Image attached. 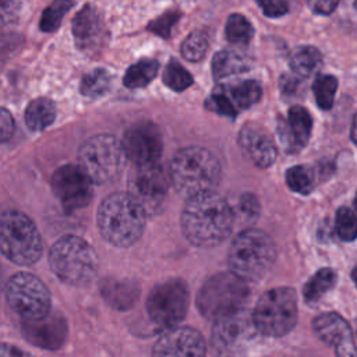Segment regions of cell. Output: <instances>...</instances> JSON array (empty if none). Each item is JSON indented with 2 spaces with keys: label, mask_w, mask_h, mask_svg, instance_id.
Masks as SVG:
<instances>
[{
  "label": "cell",
  "mask_w": 357,
  "mask_h": 357,
  "mask_svg": "<svg viewBox=\"0 0 357 357\" xmlns=\"http://www.w3.org/2000/svg\"><path fill=\"white\" fill-rule=\"evenodd\" d=\"M185 238L197 247H213L227 238L233 229V211L216 192L188 197L181 212Z\"/></svg>",
  "instance_id": "6da1fadb"
},
{
  "label": "cell",
  "mask_w": 357,
  "mask_h": 357,
  "mask_svg": "<svg viewBox=\"0 0 357 357\" xmlns=\"http://www.w3.org/2000/svg\"><path fill=\"white\" fill-rule=\"evenodd\" d=\"M146 213L127 194L114 192L103 199L96 220L102 237L117 247L132 245L141 237Z\"/></svg>",
  "instance_id": "7a4b0ae2"
},
{
  "label": "cell",
  "mask_w": 357,
  "mask_h": 357,
  "mask_svg": "<svg viewBox=\"0 0 357 357\" xmlns=\"http://www.w3.org/2000/svg\"><path fill=\"white\" fill-rule=\"evenodd\" d=\"M169 178L176 191L184 197L213 191L220 180V165L206 149L188 146L172 159Z\"/></svg>",
  "instance_id": "3957f363"
},
{
  "label": "cell",
  "mask_w": 357,
  "mask_h": 357,
  "mask_svg": "<svg viewBox=\"0 0 357 357\" xmlns=\"http://www.w3.org/2000/svg\"><path fill=\"white\" fill-rule=\"evenodd\" d=\"M276 259V247L262 230L247 229L233 240L227 262L230 272L245 282L262 279Z\"/></svg>",
  "instance_id": "277c9868"
},
{
  "label": "cell",
  "mask_w": 357,
  "mask_h": 357,
  "mask_svg": "<svg viewBox=\"0 0 357 357\" xmlns=\"http://www.w3.org/2000/svg\"><path fill=\"white\" fill-rule=\"evenodd\" d=\"M53 273L70 286H86L96 276L99 261L95 250L81 237L64 236L49 251Z\"/></svg>",
  "instance_id": "5b68a950"
},
{
  "label": "cell",
  "mask_w": 357,
  "mask_h": 357,
  "mask_svg": "<svg viewBox=\"0 0 357 357\" xmlns=\"http://www.w3.org/2000/svg\"><path fill=\"white\" fill-rule=\"evenodd\" d=\"M250 296L245 280L233 272L211 276L197 294V308L208 319L216 321L244 308Z\"/></svg>",
  "instance_id": "8992f818"
},
{
  "label": "cell",
  "mask_w": 357,
  "mask_h": 357,
  "mask_svg": "<svg viewBox=\"0 0 357 357\" xmlns=\"http://www.w3.org/2000/svg\"><path fill=\"white\" fill-rule=\"evenodd\" d=\"M42 237L36 225L22 212L0 215V252L22 266L35 264L42 255Z\"/></svg>",
  "instance_id": "52a82bcc"
},
{
  "label": "cell",
  "mask_w": 357,
  "mask_h": 357,
  "mask_svg": "<svg viewBox=\"0 0 357 357\" xmlns=\"http://www.w3.org/2000/svg\"><path fill=\"white\" fill-rule=\"evenodd\" d=\"M258 333L279 337L289 333L297 322V296L290 287H273L265 291L251 314Z\"/></svg>",
  "instance_id": "ba28073f"
},
{
  "label": "cell",
  "mask_w": 357,
  "mask_h": 357,
  "mask_svg": "<svg viewBox=\"0 0 357 357\" xmlns=\"http://www.w3.org/2000/svg\"><path fill=\"white\" fill-rule=\"evenodd\" d=\"M78 159L79 167L92 183L106 184L120 174L127 158L121 142L112 135L99 134L82 144Z\"/></svg>",
  "instance_id": "9c48e42d"
},
{
  "label": "cell",
  "mask_w": 357,
  "mask_h": 357,
  "mask_svg": "<svg viewBox=\"0 0 357 357\" xmlns=\"http://www.w3.org/2000/svg\"><path fill=\"white\" fill-rule=\"evenodd\" d=\"M6 298L22 319H36L50 311V293L46 284L29 272H17L4 286Z\"/></svg>",
  "instance_id": "30bf717a"
},
{
  "label": "cell",
  "mask_w": 357,
  "mask_h": 357,
  "mask_svg": "<svg viewBox=\"0 0 357 357\" xmlns=\"http://www.w3.org/2000/svg\"><path fill=\"white\" fill-rule=\"evenodd\" d=\"M190 303L187 284L181 279H169L155 286L146 300L149 318L167 329L181 322Z\"/></svg>",
  "instance_id": "8fae6325"
},
{
  "label": "cell",
  "mask_w": 357,
  "mask_h": 357,
  "mask_svg": "<svg viewBox=\"0 0 357 357\" xmlns=\"http://www.w3.org/2000/svg\"><path fill=\"white\" fill-rule=\"evenodd\" d=\"M127 194L148 213H156L167 195V174L158 162L135 165L128 174Z\"/></svg>",
  "instance_id": "7c38bea8"
},
{
  "label": "cell",
  "mask_w": 357,
  "mask_h": 357,
  "mask_svg": "<svg viewBox=\"0 0 357 357\" xmlns=\"http://www.w3.org/2000/svg\"><path fill=\"white\" fill-rule=\"evenodd\" d=\"M54 195L68 212L86 206L93 195L92 181L79 165H64L52 177Z\"/></svg>",
  "instance_id": "4fadbf2b"
},
{
  "label": "cell",
  "mask_w": 357,
  "mask_h": 357,
  "mask_svg": "<svg viewBox=\"0 0 357 357\" xmlns=\"http://www.w3.org/2000/svg\"><path fill=\"white\" fill-rule=\"evenodd\" d=\"M126 158L134 165L158 162L163 142L158 127L152 123H138L130 127L121 141Z\"/></svg>",
  "instance_id": "5bb4252c"
},
{
  "label": "cell",
  "mask_w": 357,
  "mask_h": 357,
  "mask_svg": "<svg viewBox=\"0 0 357 357\" xmlns=\"http://www.w3.org/2000/svg\"><path fill=\"white\" fill-rule=\"evenodd\" d=\"M257 333L251 315L244 312V308L216 319L212 329L213 344L220 351H237L244 347Z\"/></svg>",
  "instance_id": "9a60e30c"
},
{
  "label": "cell",
  "mask_w": 357,
  "mask_h": 357,
  "mask_svg": "<svg viewBox=\"0 0 357 357\" xmlns=\"http://www.w3.org/2000/svg\"><path fill=\"white\" fill-rule=\"evenodd\" d=\"M73 36L75 46L85 53H98L107 39V31L100 13L85 4L73 20Z\"/></svg>",
  "instance_id": "2e32d148"
},
{
  "label": "cell",
  "mask_w": 357,
  "mask_h": 357,
  "mask_svg": "<svg viewBox=\"0 0 357 357\" xmlns=\"http://www.w3.org/2000/svg\"><path fill=\"white\" fill-rule=\"evenodd\" d=\"M206 353L202 335L188 326H172L156 340L153 354L156 356H183L201 357Z\"/></svg>",
  "instance_id": "e0dca14e"
},
{
  "label": "cell",
  "mask_w": 357,
  "mask_h": 357,
  "mask_svg": "<svg viewBox=\"0 0 357 357\" xmlns=\"http://www.w3.org/2000/svg\"><path fill=\"white\" fill-rule=\"evenodd\" d=\"M312 328L317 336L324 343L332 346L337 356H356L351 328L342 315L336 312L321 314L312 321Z\"/></svg>",
  "instance_id": "ac0fdd59"
},
{
  "label": "cell",
  "mask_w": 357,
  "mask_h": 357,
  "mask_svg": "<svg viewBox=\"0 0 357 357\" xmlns=\"http://www.w3.org/2000/svg\"><path fill=\"white\" fill-rule=\"evenodd\" d=\"M22 333L32 344L54 350L61 347L67 337V324L61 315L49 311L40 318L24 319Z\"/></svg>",
  "instance_id": "d6986e66"
},
{
  "label": "cell",
  "mask_w": 357,
  "mask_h": 357,
  "mask_svg": "<svg viewBox=\"0 0 357 357\" xmlns=\"http://www.w3.org/2000/svg\"><path fill=\"white\" fill-rule=\"evenodd\" d=\"M241 148L247 152L250 159L259 167H269L278 155L275 141L262 127L257 124H247L240 132Z\"/></svg>",
  "instance_id": "ffe728a7"
},
{
  "label": "cell",
  "mask_w": 357,
  "mask_h": 357,
  "mask_svg": "<svg viewBox=\"0 0 357 357\" xmlns=\"http://www.w3.org/2000/svg\"><path fill=\"white\" fill-rule=\"evenodd\" d=\"M279 127L283 145L289 152H296L308 142L312 131V119L305 107L294 105L289 109L287 119Z\"/></svg>",
  "instance_id": "44dd1931"
},
{
  "label": "cell",
  "mask_w": 357,
  "mask_h": 357,
  "mask_svg": "<svg viewBox=\"0 0 357 357\" xmlns=\"http://www.w3.org/2000/svg\"><path fill=\"white\" fill-rule=\"evenodd\" d=\"M103 298L117 310H127L134 305L139 296V287L135 282L127 279H105L100 284Z\"/></svg>",
  "instance_id": "7402d4cb"
},
{
  "label": "cell",
  "mask_w": 357,
  "mask_h": 357,
  "mask_svg": "<svg viewBox=\"0 0 357 357\" xmlns=\"http://www.w3.org/2000/svg\"><path fill=\"white\" fill-rule=\"evenodd\" d=\"M220 86L236 112L254 106L262 96V88L259 82L254 79L231 82Z\"/></svg>",
  "instance_id": "603a6c76"
},
{
  "label": "cell",
  "mask_w": 357,
  "mask_h": 357,
  "mask_svg": "<svg viewBox=\"0 0 357 357\" xmlns=\"http://www.w3.org/2000/svg\"><path fill=\"white\" fill-rule=\"evenodd\" d=\"M250 70V61L245 56L234 50H220L212 60V75L215 79L227 78Z\"/></svg>",
  "instance_id": "cb8c5ba5"
},
{
  "label": "cell",
  "mask_w": 357,
  "mask_h": 357,
  "mask_svg": "<svg viewBox=\"0 0 357 357\" xmlns=\"http://www.w3.org/2000/svg\"><path fill=\"white\" fill-rule=\"evenodd\" d=\"M322 54L314 46H298L290 54V67L297 77L307 78L319 71Z\"/></svg>",
  "instance_id": "d4e9b609"
},
{
  "label": "cell",
  "mask_w": 357,
  "mask_h": 357,
  "mask_svg": "<svg viewBox=\"0 0 357 357\" xmlns=\"http://www.w3.org/2000/svg\"><path fill=\"white\" fill-rule=\"evenodd\" d=\"M56 119V106L47 98L33 99L25 109V123L31 131L47 128Z\"/></svg>",
  "instance_id": "484cf974"
},
{
  "label": "cell",
  "mask_w": 357,
  "mask_h": 357,
  "mask_svg": "<svg viewBox=\"0 0 357 357\" xmlns=\"http://www.w3.org/2000/svg\"><path fill=\"white\" fill-rule=\"evenodd\" d=\"M336 272L332 268H321L305 283L303 296L310 304L319 301L336 283Z\"/></svg>",
  "instance_id": "4316f807"
},
{
  "label": "cell",
  "mask_w": 357,
  "mask_h": 357,
  "mask_svg": "<svg viewBox=\"0 0 357 357\" xmlns=\"http://www.w3.org/2000/svg\"><path fill=\"white\" fill-rule=\"evenodd\" d=\"M159 63L153 59H142L130 66L124 74L123 82L127 88L137 89L146 86L158 74Z\"/></svg>",
  "instance_id": "83f0119b"
},
{
  "label": "cell",
  "mask_w": 357,
  "mask_h": 357,
  "mask_svg": "<svg viewBox=\"0 0 357 357\" xmlns=\"http://www.w3.org/2000/svg\"><path fill=\"white\" fill-rule=\"evenodd\" d=\"M112 77L105 68H95L86 73L81 81L79 91L84 96L95 99L100 98L110 89Z\"/></svg>",
  "instance_id": "f1b7e54d"
},
{
  "label": "cell",
  "mask_w": 357,
  "mask_h": 357,
  "mask_svg": "<svg viewBox=\"0 0 357 357\" xmlns=\"http://www.w3.org/2000/svg\"><path fill=\"white\" fill-rule=\"evenodd\" d=\"M225 32L230 43L247 45L254 36V26L243 14H231L227 18Z\"/></svg>",
  "instance_id": "f546056e"
},
{
  "label": "cell",
  "mask_w": 357,
  "mask_h": 357,
  "mask_svg": "<svg viewBox=\"0 0 357 357\" xmlns=\"http://www.w3.org/2000/svg\"><path fill=\"white\" fill-rule=\"evenodd\" d=\"M287 187L298 194H308L315 185L314 170L305 165H297L286 172Z\"/></svg>",
  "instance_id": "4dcf8cb0"
},
{
  "label": "cell",
  "mask_w": 357,
  "mask_h": 357,
  "mask_svg": "<svg viewBox=\"0 0 357 357\" xmlns=\"http://www.w3.org/2000/svg\"><path fill=\"white\" fill-rule=\"evenodd\" d=\"M209 47L208 33L202 29L192 31L181 43V54L188 61H199L205 57Z\"/></svg>",
  "instance_id": "1f68e13d"
},
{
  "label": "cell",
  "mask_w": 357,
  "mask_h": 357,
  "mask_svg": "<svg viewBox=\"0 0 357 357\" xmlns=\"http://www.w3.org/2000/svg\"><path fill=\"white\" fill-rule=\"evenodd\" d=\"M73 4V0H53L42 13V18L39 22L40 29L43 32L56 31L60 26L63 17L70 11Z\"/></svg>",
  "instance_id": "d6a6232c"
},
{
  "label": "cell",
  "mask_w": 357,
  "mask_h": 357,
  "mask_svg": "<svg viewBox=\"0 0 357 357\" xmlns=\"http://www.w3.org/2000/svg\"><path fill=\"white\" fill-rule=\"evenodd\" d=\"M163 84L176 92L185 91L192 85V75L176 60H170L163 71Z\"/></svg>",
  "instance_id": "836d02e7"
},
{
  "label": "cell",
  "mask_w": 357,
  "mask_h": 357,
  "mask_svg": "<svg viewBox=\"0 0 357 357\" xmlns=\"http://www.w3.org/2000/svg\"><path fill=\"white\" fill-rule=\"evenodd\" d=\"M336 89H337V79L333 75L318 77L312 85L317 105L324 110H329L333 106Z\"/></svg>",
  "instance_id": "e575fe53"
},
{
  "label": "cell",
  "mask_w": 357,
  "mask_h": 357,
  "mask_svg": "<svg viewBox=\"0 0 357 357\" xmlns=\"http://www.w3.org/2000/svg\"><path fill=\"white\" fill-rule=\"evenodd\" d=\"M335 229L337 236L344 241H353L357 234L356 227V216L354 212L349 208H340L336 212L335 218Z\"/></svg>",
  "instance_id": "d590c367"
},
{
  "label": "cell",
  "mask_w": 357,
  "mask_h": 357,
  "mask_svg": "<svg viewBox=\"0 0 357 357\" xmlns=\"http://www.w3.org/2000/svg\"><path fill=\"white\" fill-rule=\"evenodd\" d=\"M206 107L211 112L219 113L222 116H227V117H234L237 114L236 109L233 107V105L230 103V100L227 99L226 93L223 92L222 86H216L212 93L209 95L208 100H206Z\"/></svg>",
  "instance_id": "8d00e7d4"
},
{
  "label": "cell",
  "mask_w": 357,
  "mask_h": 357,
  "mask_svg": "<svg viewBox=\"0 0 357 357\" xmlns=\"http://www.w3.org/2000/svg\"><path fill=\"white\" fill-rule=\"evenodd\" d=\"M178 20H180L178 11H167V13L162 14L160 17L152 20L148 25V31H151L152 33H155L163 39H167V38H170L172 29Z\"/></svg>",
  "instance_id": "74e56055"
},
{
  "label": "cell",
  "mask_w": 357,
  "mask_h": 357,
  "mask_svg": "<svg viewBox=\"0 0 357 357\" xmlns=\"http://www.w3.org/2000/svg\"><path fill=\"white\" fill-rule=\"evenodd\" d=\"M21 0H0V28L7 26L18 20Z\"/></svg>",
  "instance_id": "f35d334b"
},
{
  "label": "cell",
  "mask_w": 357,
  "mask_h": 357,
  "mask_svg": "<svg viewBox=\"0 0 357 357\" xmlns=\"http://www.w3.org/2000/svg\"><path fill=\"white\" fill-rule=\"evenodd\" d=\"M262 13L269 18H278L289 11V3L286 0H257Z\"/></svg>",
  "instance_id": "ab89813d"
},
{
  "label": "cell",
  "mask_w": 357,
  "mask_h": 357,
  "mask_svg": "<svg viewBox=\"0 0 357 357\" xmlns=\"http://www.w3.org/2000/svg\"><path fill=\"white\" fill-rule=\"evenodd\" d=\"M240 213L247 219H255L259 213V202L255 195L244 194L238 202Z\"/></svg>",
  "instance_id": "60d3db41"
},
{
  "label": "cell",
  "mask_w": 357,
  "mask_h": 357,
  "mask_svg": "<svg viewBox=\"0 0 357 357\" xmlns=\"http://www.w3.org/2000/svg\"><path fill=\"white\" fill-rule=\"evenodd\" d=\"M13 132H14V119L7 109L0 107V142L7 141L13 135Z\"/></svg>",
  "instance_id": "b9f144b4"
},
{
  "label": "cell",
  "mask_w": 357,
  "mask_h": 357,
  "mask_svg": "<svg viewBox=\"0 0 357 357\" xmlns=\"http://www.w3.org/2000/svg\"><path fill=\"white\" fill-rule=\"evenodd\" d=\"M340 0H307L308 7L319 15H329L339 4Z\"/></svg>",
  "instance_id": "7bdbcfd3"
},
{
  "label": "cell",
  "mask_w": 357,
  "mask_h": 357,
  "mask_svg": "<svg viewBox=\"0 0 357 357\" xmlns=\"http://www.w3.org/2000/svg\"><path fill=\"white\" fill-rule=\"evenodd\" d=\"M298 78V77H297ZM294 78V77H290V75H283L282 77V81H280V86H282V91L283 92H287V93H293L296 89H297V85H298V79Z\"/></svg>",
  "instance_id": "ee69618b"
},
{
  "label": "cell",
  "mask_w": 357,
  "mask_h": 357,
  "mask_svg": "<svg viewBox=\"0 0 357 357\" xmlns=\"http://www.w3.org/2000/svg\"><path fill=\"white\" fill-rule=\"evenodd\" d=\"M4 356H26V353L11 344L0 343V357H4Z\"/></svg>",
  "instance_id": "f6af8a7d"
},
{
  "label": "cell",
  "mask_w": 357,
  "mask_h": 357,
  "mask_svg": "<svg viewBox=\"0 0 357 357\" xmlns=\"http://www.w3.org/2000/svg\"><path fill=\"white\" fill-rule=\"evenodd\" d=\"M3 287H4V276H3V269L0 265V291L3 290Z\"/></svg>",
  "instance_id": "bcb514c9"
}]
</instances>
